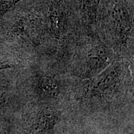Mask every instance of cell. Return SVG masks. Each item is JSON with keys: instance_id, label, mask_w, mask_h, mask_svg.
Wrapping results in <instances>:
<instances>
[{"instance_id": "3957f363", "label": "cell", "mask_w": 134, "mask_h": 134, "mask_svg": "<svg viewBox=\"0 0 134 134\" xmlns=\"http://www.w3.org/2000/svg\"><path fill=\"white\" fill-rule=\"evenodd\" d=\"M100 0H81L82 11L85 18L93 23L96 21Z\"/></svg>"}, {"instance_id": "6da1fadb", "label": "cell", "mask_w": 134, "mask_h": 134, "mask_svg": "<svg viewBox=\"0 0 134 134\" xmlns=\"http://www.w3.org/2000/svg\"><path fill=\"white\" fill-rule=\"evenodd\" d=\"M63 16V9L58 2H52L49 7V19L53 33L57 36H60L62 29Z\"/></svg>"}, {"instance_id": "7a4b0ae2", "label": "cell", "mask_w": 134, "mask_h": 134, "mask_svg": "<svg viewBox=\"0 0 134 134\" xmlns=\"http://www.w3.org/2000/svg\"><path fill=\"white\" fill-rule=\"evenodd\" d=\"M50 115L44 114L37 118L31 134H50L51 133L54 126L55 119L54 117Z\"/></svg>"}, {"instance_id": "277c9868", "label": "cell", "mask_w": 134, "mask_h": 134, "mask_svg": "<svg viewBox=\"0 0 134 134\" xmlns=\"http://www.w3.org/2000/svg\"><path fill=\"white\" fill-rule=\"evenodd\" d=\"M20 0H2L0 1V15L8 11Z\"/></svg>"}]
</instances>
